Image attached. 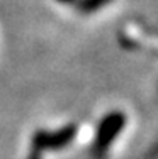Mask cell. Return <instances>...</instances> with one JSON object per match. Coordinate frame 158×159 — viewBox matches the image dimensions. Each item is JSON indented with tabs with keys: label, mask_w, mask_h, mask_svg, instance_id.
<instances>
[{
	"label": "cell",
	"mask_w": 158,
	"mask_h": 159,
	"mask_svg": "<svg viewBox=\"0 0 158 159\" xmlns=\"http://www.w3.org/2000/svg\"><path fill=\"white\" fill-rule=\"evenodd\" d=\"M56 2H61V3H66V5H71V7H73L75 0H56Z\"/></svg>",
	"instance_id": "cell-4"
},
{
	"label": "cell",
	"mask_w": 158,
	"mask_h": 159,
	"mask_svg": "<svg viewBox=\"0 0 158 159\" xmlns=\"http://www.w3.org/2000/svg\"><path fill=\"white\" fill-rule=\"evenodd\" d=\"M77 124H68L56 130H44V129L36 130L34 135L31 137L27 159H41L43 152H46V151H58L66 147L77 135Z\"/></svg>",
	"instance_id": "cell-1"
},
{
	"label": "cell",
	"mask_w": 158,
	"mask_h": 159,
	"mask_svg": "<svg viewBox=\"0 0 158 159\" xmlns=\"http://www.w3.org/2000/svg\"><path fill=\"white\" fill-rule=\"evenodd\" d=\"M112 0H75L73 7L80 14H93L97 10L104 9L107 3H111Z\"/></svg>",
	"instance_id": "cell-3"
},
{
	"label": "cell",
	"mask_w": 158,
	"mask_h": 159,
	"mask_svg": "<svg viewBox=\"0 0 158 159\" xmlns=\"http://www.w3.org/2000/svg\"><path fill=\"white\" fill-rule=\"evenodd\" d=\"M124 125H126V115L121 110H112L102 117V120L97 125L93 144H92V149H90V154H92L93 159L105 157L109 147L112 146L116 137L122 132Z\"/></svg>",
	"instance_id": "cell-2"
}]
</instances>
